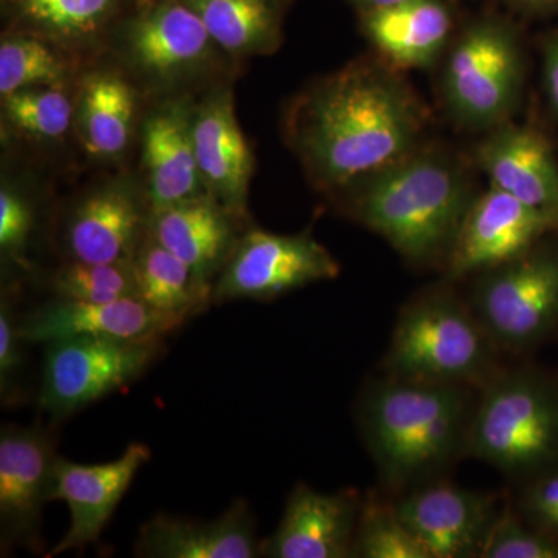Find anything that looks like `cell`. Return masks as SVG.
Wrapping results in <instances>:
<instances>
[{
	"label": "cell",
	"mask_w": 558,
	"mask_h": 558,
	"mask_svg": "<svg viewBox=\"0 0 558 558\" xmlns=\"http://www.w3.org/2000/svg\"><path fill=\"white\" fill-rule=\"evenodd\" d=\"M498 349L475 311L432 290L403 307L384 368L400 379L483 387L498 373Z\"/></svg>",
	"instance_id": "cell-5"
},
{
	"label": "cell",
	"mask_w": 558,
	"mask_h": 558,
	"mask_svg": "<svg viewBox=\"0 0 558 558\" xmlns=\"http://www.w3.org/2000/svg\"><path fill=\"white\" fill-rule=\"evenodd\" d=\"M476 159L494 189L558 219V165L542 132L499 124L481 143Z\"/></svg>",
	"instance_id": "cell-20"
},
{
	"label": "cell",
	"mask_w": 558,
	"mask_h": 558,
	"mask_svg": "<svg viewBox=\"0 0 558 558\" xmlns=\"http://www.w3.org/2000/svg\"><path fill=\"white\" fill-rule=\"evenodd\" d=\"M185 322L153 310L140 299L80 303L54 299L21 319L25 343L94 337L121 341H161Z\"/></svg>",
	"instance_id": "cell-16"
},
{
	"label": "cell",
	"mask_w": 558,
	"mask_h": 558,
	"mask_svg": "<svg viewBox=\"0 0 558 558\" xmlns=\"http://www.w3.org/2000/svg\"><path fill=\"white\" fill-rule=\"evenodd\" d=\"M149 459V447L140 442L130 444L120 458L102 464H78L58 457L50 499L68 506L70 526L47 557L84 550L97 543L132 481Z\"/></svg>",
	"instance_id": "cell-15"
},
{
	"label": "cell",
	"mask_w": 558,
	"mask_h": 558,
	"mask_svg": "<svg viewBox=\"0 0 558 558\" xmlns=\"http://www.w3.org/2000/svg\"><path fill=\"white\" fill-rule=\"evenodd\" d=\"M142 2V0H134V3Z\"/></svg>",
	"instance_id": "cell-39"
},
{
	"label": "cell",
	"mask_w": 558,
	"mask_h": 558,
	"mask_svg": "<svg viewBox=\"0 0 558 558\" xmlns=\"http://www.w3.org/2000/svg\"><path fill=\"white\" fill-rule=\"evenodd\" d=\"M193 142L205 193L244 226L255 157L238 121L229 83L205 90L194 102Z\"/></svg>",
	"instance_id": "cell-14"
},
{
	"label": "cell",
	"mask_w": 558,
	"mask_h": 558,
	"mask_svg": "<svg viewBox=\"0 0 558 558\" xmlns=\"http://www.w3.org/2000/svg\"><path fill=\"white\" fill-rule=\"evenodd\" d=\"M519 5L527 10L545 11L558 5V0H515Z\"/></svg>",
	"instance_id": "cell-38"
},
{
	"label": "cell",
	"mask_w": 558,
	"mask_h": 558,
	"mask_svg": "<svg viewBox=\"0 0 558 558\" xmlns=\"http://www.w3.org/2000/svg\"><path fill=\"white\" fill-rule=\"evenodd\" d=\"M481 558H558V537L524 523L510 506L499 509Z\"/></svg>",
	"instance_id": "cell-32"
},
{
	"label": "cell",
	"mask_w": 558,
	"mask_h": 558,
	"mask_svg": "<svg viewBox=\"0 0 558 558\" xmlns=\"http://www.w3.org/2000/svg\"><path fill=\"white\" fill-rule=\"evenodd\" d=\"M366 38L389 64L427 68L438 60L451 33V14L440 0H405L362 11Z\"/></svg>",
	"instance_id": "cell-25"
},
{
	"label": "cell",
	"mask_w": 558,
	"mask_h": 558,
	"mask_svg": "<svg viewBox=\"0 0 558 558\" xmlns=\"http://www.w3.org/2000/svg\"><path fill=\"white\" fill-rule=\"evenodd\" d=\"M359 5L362 11L388 9V7L398 5L405 0H351Z\"/></svg>",
	"instance_id": "cell-37"
},
{
	"label": "cell",
	"mask_w": 558,
	"mask_h": 558,
	"mask_svg": "<svg viewBox=\"0 0 558 558\" xmlns=\"http://www.w3.org/2000/svg\"><path fill=\"white\" fill-rule=\"evenodd\" d=\"M395 505L432 558L480 557L499 512L497 495L436 480L403 492Z\"/></svg>",
	"instance_id": "cell-12"
},
{
	"label": "cell",
	"mask_w": 558,
	"mask_h": 558,
	"mask_svg": "<svg viewBox=\"0 0 558 558\" xmlns=\"http://www.w3.org/2000/svg\"><path fill=\"white\" fill-rule=\"evenodd\" d=\"M362 499L355 490L325 494L299 484L289 495L277 531L260 539V557H352Z\"/></svg>",
	"instance_id": "cell-18"
},
{
	"label": "cell",
	"mask_w": 558,
	"mask_h": 558,
	"mask_svg": "<svg viewBox=\"0 0 558 558\" xmlns=\"http://www.w3.org/2000/svg\"><path fill=\"white\" fill-rule=\"evenodd\" d=\"M337 194L352 219L416 266L446 263L475 199L461 167L429 149H414Z\"/></svg>",
	"instance_id": "cell-2"
},
{
	"label": "cell",
	"mask_w": 558,
	"mask_h": 558,
	"mask_svg": "<svg viewBox=\"0 0 558 558\" xmlns=\"http://www.w3.org/2000/svg\"><path fill=\"white\" fill-rule=\"evenodd\" d=\"M21 319L16 317L10 296L3 293L0 303V391L2 402L10 403L16 396V381L22 368Z\"/></svg>",
	"instance_id": "cell-34"
},
{
	"label": "cell",
	"mask_w": 558,
	"mask_h": 558,
	"mask_svg": "<svg viewBox=\"0 0 558 558\" xmlns=\"http://www.w3.org/2000/svg\"><path fill=\"white\" fill-rule=\"evenodd\" d=\"M39 407L69 417L138 379L161 352V341L75 337L47 343Z\"/></svg>",
	"instance_id": "cell-9"
},
{
	"label": "cell",
	"mask_w": 558,
	"mask_h": 558,
	"mask_svg": "<svg viewBox=\"0 0 558 558\" xmlns=\"http://www.w3.org/2000/svg\"><path fill=\"white\" fill-rule=\"evenodd\" d=\"M69 87H32L2 98L3 119L25 137L61 140L75 128Z\"/></svg>",
	"instance_id": "cell-29"
},
{
	"label": "cell",
	"mask_w": 558,
	"mask_h": 558,
	"mask_svg": "<svg viewBox=\"0 0 558 558\" xmlns=\"http://www.w3.org/2000/svg\"><path fill=\"white\" fill-rule=\"evenodd\" d=\"M241 223L208 194L150 213L149 234L209 286L240 240Z\"/></svg>",
	"instance_id": "cell-23"
},
{
	"label": "cell",
	"mask_w": 558,
	"mask_h": 558,
	"mask_svg": "<svg viewBox=\"0 0 558 558\" xmlns=\"http://www.w3.org/2000/svg\"><path fill=\"white\" fill-rule=\"evenodd\" d=\"M472 310L502 351H524L558 326V245L539 244L481 274Z\"/></svg>",
	"instance_id": "cell-7"
},
{
	"label": "cell",
	"mask_w": 558,
	"mask_h": 558,
	"mask_svg": "<svg viewBox=\"0 0 558 558\" xmlns=\"http://www.w3.org/2000/svg\"><path fill=\"white\" fill-rule=\"evenodd\" d=\"M557 230L558 219L490 186L473 199L462 220L444 263L447 277L461 279L497 269Z\"/></svg>",
	"instance_id": "cell-11"
},
{
	"label": "cell",
	"mask_w": 558,
	"mask_h": 558,
	"mask_svg": "<svg viewBox=\"0 0 558 558\" xmlns=\"http://www.w3.org/2000/svg\"><path fill=\"white\" fill-rule=\"evenodd\" d=\"M57 449L44 427H3L0 433L2 550L39 548L43 509L51 502Z\"/></svg>",
	"instance_id": "cell-13"
},
{
	"label": "cell",
	"mask_w": 558,
	"mask_h": 558,
	"mask_svg": "<svg viewBox=\"0 0 558 558\" xmlns=\"http://www.w3.org/2000/svg\"><path fill=\"white\" fill-rule=\"evenodd\" d=\"M340 266L311 231L277 234L248 229L241 234L213 286V303L269 301L315 282L339 277Z\"/></svg>",
	"instance_id": "cell-10"
},
{
	"label": "cell",
	"mask_w": 558,
	"mask_h": 558,
	"mask_svg": "<svg viewBox=\"0 0 558 558\" xmlns=\"http://www.w3.org/2000/svg\"><path fill=\"white\" fill-rule=\"evenodd\" d=\"M137 296L153 310L189 322L213 303V286L148 233L132 259Z\"/></svg>",
	"instance_id": "cell-27"
},
{
	"label": "cell",
	"mask_w": 558,
	"mask_h": 558,
	"mask_svg": "<svg viewBox=\"0 0 558 558\" xmlns=\"http://www.w3.org/2000/svg\"><path fill=\"white\" fill-rule=\"evenodd\" d=\"M149 220L148 201L131 183H106L84 196L69 216V260L131 263L148 236Z\"/></svg>",
	"instance_id": "cell-17"
},
{
	"label": "cell",
	"mask_w": 558,
	"mask_h": 558,
	"mask_svg": "<svg viewBox=\"0 0 558 558\" xmlns=\"http://www.w3.org/2000/svg\"><path fill=\"white\" fill-rule=\"evenodd\" d=\"M138 87L119 68H95L81 75L75 128L81 145L97 159H119L134 138Z\"/></svg>",
	"instance_id": "cell-24"
},
{
	"label": "cell",
	"mask_w": 558,
	"mask_h": 558,
	"mask_svg": "<svg viewBox=\"0 0 558 558\" xmlns=\"http://www.w3.org/2000/svg\"><path fill=\"white\" fill-rule=\"evenodd\" d=\"M54 299L80 303H110L138 299L131 263L92 264L69 260L50 279Z\"/></svg>",
	"instance_id": "cell-31"
},
{
	"label": "cell",
	"mask_w": 558,
	"mask_h": 558,
	"mask_svg": "<svg viewBox=\"0 0 558 558\" xmlns=\"http://www.w3.org/2000/svg\"><path fill=\"white\" fill-rule=\"evenodd\" d=\"M425 113L391 69L363 61L301 92L284 135L318 190H341L417 149Z\"/></svg>",
	"instance_id": "cell-1"
},
{
	"label": "cell",
	"mask_w": 558,
	"mask_h": 558,
	"mask_svg": "<svg viewBox=\"0 0 558 558\" xmlns=\"http://www.w3.org/2000/svg\"><path fill=\"white\" fill-rule=\"evenodd\" d=\"M233 61L275 53L282 40V0H185Z\"/></svg>",
	"instance_id": "cell-26"
},
{
	"label": "cell",
	"mask_w": 558,
	"mask_h": 558,
	"mask_svg": "<svg viewBox=\"0 0 558 558\" xmlns=\"http://www.w3.org/2000/svg\"><path fill=\"white\" fill-rule=\"evenodd\" d=\"M134 0H2L9 31L31 33L84 61L108 49Z\"/></svg>",
	"instance_id": "cell-21"
},
{
	"label": "cell",
	"mask_w": 558,
	"mask_h": 558,
	"mask_svg": "<svg viewBox=\"0 0 558 558\" xmlns=\"http://www.w3.org/2000/svg\"><path fill=\"white\" fill-rule=\"evenodd\" d=\"M481 391L465 453L510 476L548 470L558 459V389L531 371H498Z\"/></svg>",
	"instance_id": "cell-6"
},
{
	"label": "cell",
	"mask_w": 558,
	"mask_h": 558,
	"mask_svg": "<svg viewBox=\"0 0 558 558\" xmlns=\"http://www.w3.org/2000/svg\"><path fill=\"white\" fill-rule=\"evenodd\" d=\"M80 64L49 40L7 31L0 40V95L3 98L32 87H69Z\"/></svg>",
	"instance_id": "cell-28"
},
{
	"label": "cell",
	"mask_w": 558,
	"mask_h": 558,
	"mask_svg": "<svg viewBox=\"0 0 558 558\" xmlns=\"http://www.w3.org/2000/svg\"><path fill=\"white\" fill-rule=\"evenodd\" d=\"M35 227V213L31 202L11 186L0 190V248L5 256H24Z\"/></svg>",
	"instance_id": "cell-33"
},
{
	"label": "cell",
	"mask_w": 558,
	"mask_h": 558,
	"mask_svg": "<svg viewBox=\"0 0 558 558\" xmlns=\"http://www.w3.org/2000/svg\"><path fill=\"white\" fill-rule=\"evenodd\" d=\"M545 89L549 105L558 113V36L550 39L545 49Z\"/></svg>",
	"instance_id": "cell-36"
},
{
	"label": "cell",
	"mask_w": 558,
	"mask_h": 558,
	"mask_svg": "<svg viewBox=\"0 0 558 558\" xmlns=\"http://www.w3.org/2000/svg\"><path fill=\"white\" fill-rule=\"evenodd\" d=\"M134 550L143 558H253L260 557V539L247 502L236 501L209 521L153 517L140 527Z\"/></svg>",
	"instance_id": "cell-22"
},
{
	"label": "cell",
	"mask_w": 558,
	"mask_h": 558,
	"mask_svg": "<svg viewBox=\"0 0 558 558\" xmlns=\"http://www.w3.org/2000/svg\"><path fill=\"white\" fill-rule=\"evenodd\" d=\"M191 97L163 98L143 124L142 159L150 213L204 196L193 142Z\"/></svg>",
	"instance_id": "cell-19"
},
{
	"label": "cell",
	"mask_w": 558,
	"mask_h": 558,
	"mask_svg": "<svg viewBox=\"0 0 558 558\" xmlns=\"http://www.w3.org/2000/svg\"><path fill=\"white\" fill-rule=\"evenodd\" d=\"M108 50L138 90L160 100L211 89L236 62L216 46L185 0L134 3L113 28Z\"/></svg>",
	"instance_id": "cell-4"
},
{
	"label": "cell",
	"mask_w": 558,
	"mask_h": 558,
	"mask_svg": "<svg viewBox=\"0 0 558 558\" xmlns=\"http://www.w3.org/2000/svg\"><path fill=\"white\" fill-rule=\"evenodd\" d=\"M352 557L432 558L400 519L395 502L374 495L362 499Z\"/></svg>",
	"instance_id": "cell-30"
},
{
	"label": "cell",
	"mask_w": 558,
	"mask_h": 558,
	"mask_svg": "<svg viewBox=\"0 0 558 558\" xmlns=\"http://www.w3.org/2000/svg\"><path fill=\"white\" fill-rule=\"evenodd\" d=\"M523 84L515 36L498 22H480L459 36L447 57L442 94L451 116L472 128L506 123Z\"/></svg>",
	"instance_id": "cell-8"
},
{
	"label": "cell",
	"mask_w": 558,
	"mask_h": 558,
	"mask_svg": "<svg viewBox=\"0 0 558 558\" xmlns=\"http://www.w3.org/2000/svg\"><path fill=\"white\" fill-rule=\"evenodd\" d=\"M521 513L532 526L558 537V470H545L524 490Z\"/></svg>",
	"instance_id": "cell-35"
},
{
	"label": "cell",
	"mask_w": 558,
	"mask_h": 558,
	"mask_svg": "<svg viewBox=\"0 0 558 558\" xmlns=\"http://www.w3.org/2000/svg\"><path fill=\"white\" fill-rule=\"evenodd\" d=\"M470 388L387 376L366 389L360 427L391 492L432 481L465 453L475 410Z\"/></svg>",
	"instance_id": "cell-3"
}]
</instances>
